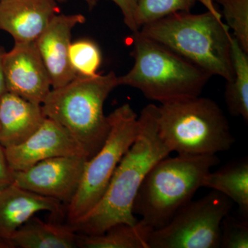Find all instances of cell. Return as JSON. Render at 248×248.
<instances>
[{
    "label": "cell",
    "instance_id": "1",
    "mask_svg": "<svg viewBox=\"0 0 248 248\" xmlns=\"http://www.w3.org/2000/svg\"><path fill=\"white\" fill-rule=\"evenodd\" d=\"M158 107L148 104L138 117V138L117 166L107 190L97 205L74 227L79 234H100L119 223L135 225V197L151 168L171 152L158 134Z\"/></svg>",
    "mask_w": 248,
    "mask_h": 248
},
{
    "label": "cell",
    "instance_id": "2",
    "mask_svg": "<svg viewBox=\"0 0 248 248\" xmlns=\"http://www.w3.org/2000/svg\"><path fill=\"white\" fill-rule=\"evenodd\" d=\"M213 0H201L202 14L178 12L148 23L140 33L195 63L211 76L231 81L234 78L229 28L222 21Z\"/></svg>",
    "mask_w": 248,
    "mask_h": 248
},
{
    "label": "cell",
    "instance_id": "3",
    "mask_svg": "<svg viewBox=\"0 0 248 248\" xmlns=\"http://www.w3.org/2000/svg\"><path fill=\"white\" fill-rule=\"evenodd\" d=\"M217 155L169 156L151 168L133 205L134 215L153 231L167 225L203 187L204 178L219 164Z\"/></svg>",
    "mask_w": 248,
    "mask_h": 248
},
{
    "label": "cell",
    "instance_id": "4",
    "mask_svg": "<svg viewBox=\"0 0 248 248\" xmlns=\"http://www.w3.org/2000/svg\"><path fill=\"white\" fill-rule=\"evenodd\" d=\"M114 72L93 77L77 76L61 87L52 89L42 107L47 118L61 125L93 157L108 134L104 103L118 86Z\"/></svg>",
    "mask_w": 248,
    "mask_h": 248
},
{
    "label": "cell",
    "instance_id": "5",
    "mask_svg": "<svg viewBox=\"0 0 248 248\" xmlns=\"http://www.w3.org/2000/svg\"><path fill=\"white\" fill-rule=\"evenodd\" d=\"M134 64L119 86L138 89L151 100L162 103L200 96L211 76L168 47L133 32Z\"/></svg>",
    "mask_w": 248,
    "mask_h": 248
},
{
    "label": "cell",
    "instance_id": "6",
    "mask_svg": "<svg viewBox=\"0 0 248 248\" xmlns=\"http://www.w3.org/2000/svg\"><path fill=\"white\" fill-rule=\"evenodd\" d=\"M158 134L170 151L179 155H213L235 143L221 108L208 98H182L158 107Z\"/></svg>",
    "mask_w": 248,
    "mask_h": 248
},
{
    "label": "cell",
    "instance_id": "7",
    "mask_svg": "<svg viewBox=\"0 0 248 248\" xmlns=\"http://www.w3.org/2000/svg\"><path fill=\"white\" fill-rule=\"evenodd\" d=\"M108 117L110 128L107 138L100 150L86 161L79 187L67 205V218L71 226L97 205L121 160L138 138V116L130 104L117 108Z\"/></svg>",
    "mask_w": 248,
    "mask_h": 248
},
{
    "label": "cell",
    "instance_id": "8",
    "mask_svg": "<svg viewBox=\"0 0 248 248\" xmlns=\"http://www.w3.org/2000/svg\"><path fill=\"white\" fill-rule=\"evenodd\" d=\"M232 203L213 190L179 209L167 225L150 235V248H218L221 225Z\"/></svg>",
    "mask_w": 248,
    "mask_h": 248
},
{
    "label": "cell",
    "instance_id": "9",
    "mask_svg": "<svg viewBox=\"0 0 248 248\" xmlns=\"http://www.w3.org/2000/svg\"><path fill=\"white\" fill-rule=\"evenodd\" d=\"M88 159L57 156L29 169L13 171L12 184L68 205L76 195Z\"/></svg>",
    "mask_w": 248,
    "mask_h": 248
},
{
    "label": "cell",
    "instance_id": "10",
    "mask_svg": "<svg viewBox=\"0 0 248 248\" xmlns=\"http://www.w3.org/2000/svg\"><path fill=\"white\" fill-rule=\"evenodd\" d=\"M10 169L23 170L43 161L57 156H81L89 155L71 134L55 121L46 118L40 128L25 141L4 148Z\"/></svg>",
    "mask_w": 248,
    "mask_h": 248
},
{
    "label": "cell",
    "instance_id": "11",
    "mask_svg": "<svg viewBox=\"0 0 248 248\" xmlns=\"http://www.w3.org/2000/svg\"><path fill=\"white\" fill-rule=\"evenodd\" d=\"M3 70L6 91L42 104L52 89L48 72L35 42H15L6 52Z\"/></svg>",
    "mask_w": 248,
    "mask_h": 248
},
{
    "label": "cell",
    "instance_id": "12",
    "mask_svg": "<svg viewBox=\"0 0 248 248\" xmlns=\"http://www.w3.org/2000/svg\"><path fill=\"white\" fill-rule=\"evenodd\" d=\"M85 21L81 14L56 15L35 42L48 72L52 89L64 86L77 76L69 61L72 31Z\"/></svg>",
    "mask_w": 248,
    "mask_h": 248
},
{
    "label": "cell",
    "instance_id": "13",
    "mask_svg": "<svg viewBox=\"0 0 248 248\" xmlns=\"http://www.w3.org/2000/svg\"><path fill=\"white\" fill-rule=\"evenodd\" d=\"M56 0H0V30L15 42H35L60 14Z\"/></svg>",
    "mask_w": 248,
    "mask_h": 248
},
{
    "label": "cell",
    "instance_id": "14",
    "mask_svg": "<svg viewBox=\"0 0 248 248\" xmlns=\"http://www.w3.org/2000/svg\"><path fill=\"white\" fill-rule=\"evenodd\" d=\"M41 211L61 215L63 210L59 201L12 183L0 189V248L9 247L8 242L15 232Z\"/></svg>",
    "mask_w": 248,
    "mask_h": 248
},
{
    "label": "cell",
    "instance_id": "15",
    "mask_svg": "<svg viewBox=\"0 0 248 248\" xmlns=\"http://www.w3.org/2000/svg\"><path fill=\"white\" fill-rule=\"evenodd\" d=\"M46 118L42 104L6 92L0 96V145L16 146L25 141Z\"/></svg>",
    "mask_w": 248,
    "mask_h": 248
},
{
    "label": "cell",
    "instance_id": "16",
    "mask_svg": "<svg viewBox=\"0 0 248 248\" xmlns=\"http://www.w3.org/2000/svg\"><path fill=\"white\" fill-rule=\"evenodd\" d=\"M79 233L74 227L46 223L32 217L10 238L9 247L20 248H74L78 247Z\"/></svg>",
    "mask_w": 248,
    "mask_h": 248
},
{
    "label": "cell",
    "instance_id": "17",
    "mask_svg": "<svg viewBox=\"0 0 248 248\" xmlns=\"http://www.w3.org/2000/svg\"><path fill=\"white\" fill-rule=\"evenodd\" d=\"M203 187L217 191L234 202L239 213L248 219V161L228 164L204 178Z\"/></svg>",
    "mask_w": 248,
    "mask_h": 248
},
{
    "label": "cell",
    "instance_id": "18",
    "mask_svg": "<svg viewBox=\"0 0 248 248\" xmlns=\"http://www.w3.org/2000/svg\"><path fill=\"white\" fill-rule=\"evenodd\" d=\"M141 221L136 224L119 223L100 234H79L78 247L84 248H150L153 232Z\"/></svg>",
    "mask_w": 248,
    "mask_h": 248
},
{
    "label": "cell",
    "instance_id": "19",
    "mask_svg": "<svg viewBox=\"0 0 248 248\" xmlns=\"http://www.w3.org/2000/svg\"><path fill=\"white\" fill-rule=\"evenodd\" d=\"M232 58L234 78L227 81L225 99L232 115L248 120V56L232 35Z\"/></svg>",
    "mask_w": 248,
    "mask_h": 248
},
{
    "label": "cell",
    "instance_id": "20",
    "mask_svg": "<svg viewBox=\"0 0 248 248\" xmlns=\"http://www.w3.org/2000/svg\"><path fill=\"white\" fill-rule=\"evenodd\" d=\"M197 1L201 0H137L135 20L139 29L178 12H190Z\"/></svg>",
    "mask_w": 248,
    "mask_h": 248
},
{
    "label": "cell",
    "instance_id": "21",
    "mask_svg": "<svg viewBox=\"0 0 248 248\" xmlns=\"http://www.w3.org/2000/svg\"><path fill=\"white\" fill-rule=\"evenodd\" d=\"M102 53L99 46L89 40L71 42L69 48V61L77 76H97L102 64Z\"/></svg>",
    "mask_w": 248,
    "mask_h": 248
},
{
    "label": "cell",
    "instance_id": "22",
    "mask_svg": "<svg viewBox=\"0 0 248 248\" xmlns=\"http://www.w3.org/2000/svg\"><path fill=\"white\" fill-rule=\"evenodd\" d=\"M223 8L227 24L233 37L248 53V0H213Z\"/></svg>",
    "mask_w": 248,
    "mask_h": 248
},
{
    "label": "cell",
    "instance_id": "23",
    "mask_svg": "<svg viewBox=\"0 0 248 248\" xmlns=\"http://www.w3.org/2000/svg\"><path fill=\"white\" fill-rule=\"evenodd\" d=\"M248 219L236 218L228 214L221 222L220 248H248Z\"/></svg>",
    "mask_w": 248,
    "mask_h": 248
},
{
    "label": "cell",
    "instance_id": "24",
    "mask_svg": "<svg viewBox=\"0 0 248 248\" xmlns=\"http://www.w3.org/2000/svg\"><path fill=\"white\" fill-rule=\"evenodd\" d=\"M121 10L124 17V22L133 32L140 30L135 20L137 0H110Z\"/></svg>",
    "mask_w": 248,
    "mask_h": 248
},
{
    "label": "cell",
    "instance_id": "25",
    "mask_svg": "<svg viewBox=\"0 0 248 248\" xmlns=\"http://www.w3.org/2000/svg\"><path fill=\"white\" fill-rule=\"evenodd\" d=\"M12 175L13 171L6 161L4 148L0 145V189L12 183Z\"/></svg>",
    "mask_w": 248,
    "mask_h": 248
},
{
    "label": "cell",
    "instance_id": "26",
    "mask_svg": "<svg viewBox=\"0 0 248 248\" xmlns=\"http://www.w3.org/2000/svg\"><path fill=\"white\" fill-rule=\"evenodd\" d=\"M6 50L4 47L0 46V96L6 91V84H5L4 70H3V61Z\"/></svg>",
    "mask_w": 248,
    "mask_h": 248
},
{
    "label": "cell",
    "instance_id": "27",
    "mask_svg": "<svg viewBox=\"0 0 248 248\" xmlns=\"http://www.w3.org/2000/svg\"><path fill=\"white\" fill-rule=\"evenodd\" d=\"M83 1H84L87 4L90 9H93L97 4L99 0H83Z\"/></svg>",
    "mask_w": 248,
    "mask_h": 248
},
{
    "label": "cell",
    "instance_id": "28",
    "mask_svg": "<svg viewBox=\"0 0 248 248\" xmlns=\"http://www.w3.org/2000/svg\"><path fill=\"white\" fill-rule=\"evenodd\" d=\"M56 1H58V2L62 3V2H66V1H68V0H56Z\"/></svg>",
    "mask_w": 248,
    "mask_h": 248
}]
</instances>
